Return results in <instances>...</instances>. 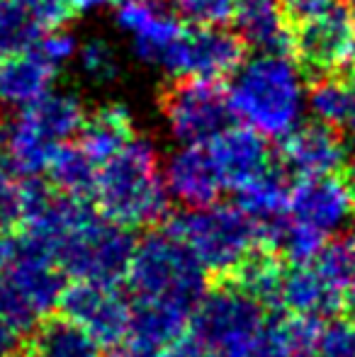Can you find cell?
<instances>
[{"instance_id": "obj_1", "label": "cell", "mask_w": 355, "mask_h": 357, "mask_svg": "<svg viewBox=\"0 0 355 357\" xmlns=\"http://www.w3.org/2000/svg\"><path fill=\"white\" fill-rule=\"evenodd\" d=\"M227 95L234 117L266 139L289 137L309 109L302 71L282 52H258L243 61Z\"/></svg>"}, {"instance_id": "obj_2", "label": "cell", "mask_w": 355, "mask_h": 357, "mask_svg": "<svg viewBox=\"0 0 355 357\" xmlns=\"http://www.w3.org/2000/svg\"><path fill=\"white\" fill-rule=\"evenodd\" d=\"M93 197L95 209L124 229L161 221L171 207V192L163 180L156 146L149 139L134 137L100 165Z\"/></svg>"}, {"instance_id": "obj_3", "label": "cell", "mask_w": 355, "mask_h": 357, "mask_svg": "<svg viewBox=\"0 0 355 357\" xmlns=\"http://www.w3.org/2000/svg\"><path fill=\"white\" fill-rule=\"evenodd\" d=\"M88 114L73 93H49L20 109L0 132V165L15 175L37 178L47 173L52 155L81 134Z\"/></svg>"}, {"instance_id": "obj_4", "label": "cell", "mask_w": 355, "mask_h": 357, "mask_svg": "<svg viewBox=\"0 0 355 357\" xmlns=\"http://www.w3.org/2000/svg\"><path fill=\"white\" fill-rule=\"evenodd\" d=\"M134 301L192 311L207 294V270L171 231H153L137 243L127 270Z\"/></svg>"}, {"instance_id": "obj_5", "label": "cell", "mask_w": 355, "mask_h": 357, "mask_svg": "<svg viewBox=\"0 0 355 357\" xmlns=\"http://www.w3.org/2000/svg\"><path fill=\"white\" fill-rule=\"evenodd\" d=\"M168 231L183 241L207 273L234 278L236 270L263 248L261 226L239 204H209L188 209L168 221Z\"/></svg>"}, {"instance_id": "obj_6", "label": "cell", "mask_w": 355, "mask_h": 357, "mask_svg": "<svg viewBox=\"0 0 355 357\" xmlns=\"http://www.w3.org/2000/svg\"><path fill=\"white\" fill-rule=\"evenodd\" d=\"M263 306L236 282H224L202 296L190 328L214 357H248L268 328Z\"/></svg>"}, {"instance_id": "obj_7", "label": "cell", "mask_w": 355, "mask_h": 357, "mask_svg": "<svg viewBox=\"0 0 355 357\" xmlns=\"http://www.w3.org/2000/svg\"><path fill=\"white\" fill-rule=\"evenodd\" d=\"M63 291V270L56 260L20 241L0 273V309L27 333L47 319L49 311L61 306Z\"/></svg>"}, {"instance_id": "obj_8", "label": "cell", "mask_w": 355, "mask_h": 357, "mask_svg": "<svg viewBox=\"0 0 355 357\" xmlns=\"http://www.w3.org/2000/svg\"><path fill=\"white\" fill-rule=\"evenodd\" d=\"M353 278V245L328 243L309 263L285 270L280 306L309 319H333L346 304Z\"/></svg>"}, {"instance_id": "obj_9", "label": "cell", "mask_w": 355, "mask_h": 357, "mask_svg": "<svg viewBox=\"0 0 355 357\" xmlns=\"http://www.w3.org/2000/svg\"><path fill=\"white\" fill-rule=\"evenodd\" d=\"M161 112L180 144H209L234 117L229 95L214 80H178L163 93Z\"/></svg>"}, {"instance_id": "obj_10", "label": "cell", "mask_w": 355, "mask_h": 357, "mask_svg": "<svg viewBox=\"0 0 355 357\" xmlns=\"http://www.w3.org/2000/svg\"><path fill=\"white\" fill-rule=\"evenodd\" d=\"M243 42L239 32H229L224 24H192L180 32L161 61V71L178 80H219L239 71L243 63Z\"/></svg>"}, {"instance_id": "obj_11", "label": "cell", "mask_w": 355, "mask_h": 357, "mask_svg": "<svg viewBox=\"0 0 355 357\" xmlns=\"http://www.w3.org/2000/svg\"><path fill=\"white\" fill-rule=\"evenodd\" d=\"M61 309L63 316L81 324L103 348H114L129 340L134 304H129L117 284L78 280L63 291Z\"/></svg>"}, {"instance_id": "obj_12", "label": "cell", "mask_w": 355, "mask_h": 357, "mask_svg": "<svg viewBox=\"0 0 355 357\" xmlns=\"http://www.w3.org/2000/svg\"><path fill=\"white\" fill-rule=\"evenodd\" d=\"M287 219L307 226L328 241L355 221V192L348 180L336 175L302 178L289 192Z\"/></svg>"}, {"instance_id": "obj_13", "label": "cell", "mask_w": 355, "mask_h": 357, "mask_svg": "<svg viewBox=\"0 0 355 357\" xmlns=\"http://www.w3.org/2000/svg\"><path fill=\"white\" fill-rule=\"evenodd\" d=\"M114 24L129 39L134 56L149 66H161L166 52L185 29L171 0H117Z\"/></svg>"}, {"instance_id": "obj_14", "label": "cell", "mask_w": 355, "mask_h": 357, "mask_svg": "<svg viewBox=\"0 0 355 357\" xmlns=\"http://www.w3.org/2000/svg\"><path fill=\"white\" fill-rule=\"evenodd\" d=\"M292 49L299 63L317 75L336 73L355 56V24L351 8L292 27Z\"/></svg>"}, {"instance_id": "obj_15", "label": "cell", "mask_w": 355, "mask_h": 357, "mask_svg": "<svg viewBox=\"0 0 355 357\" xmlns=\"http://www.w3.org/2000/svg\"><path fill=\"white\" fill-rule=\"evenodd\" d=\"M71 17V0H0V56L34 49Z\"/></svg>"}, {"instance_id": "obj_16", "label": "cell", "mask_w": 355, "mask_h": 357, "mask_svg": "<svg viewBox=\"0 0 355 357\" xmlns=\"http://www.w3.org/2000/svg\"><path fill=\"white\" fill-rule=\"evenodd\" d=\"M163 180L171 197L188 209L209 207L227 190L207 144H183L173 151L163 163Z\"/></svg>"}, {"instance_id": "obj_17", "label": "cell", "mask_w": 355, "mask_h": 357, "mask_svg": "<svg viewBox=\"0 0 355 357\" xmlns=\"http://www.w3.org/2000/svg\"><path fill=\"white\" fill-rule=\"evenodd\" d=\"M346 160L348 151L338 129L322 122L302 124L282 139L280 165L289 175H297V180L336 175Z\"/></svg>"}, {"instance_id": "obj_18", "label": "cell", "mask_w": 355, "mask_h": 357, "mask_svg": "<svg viewBox=\"0 0 355 357\" xmlns=\"http://www.w3.org/2000/svg\"><path fill=\"white\" fill-rule=\"evenodd\" d=\"M212 160L217 165L222 183L227 190L239 192L248 183L263 175L268 168H273L270 149L266 144V137L248 127H227L222 134L207 144Z\"/></svg>"}, {"instance_id": "obj_19", "label": "cell", "mask_w": 355, "mask_h": 357, "mask_svg": "<svg viewBox=\"0 0 355 357\" xmlns=\"http://www.w3.org/2000/svg\"><path fill=\"white\" fill-rule=\"evenodd\" d=\"M59 66L37 47L0 59V105L8 109H24L39 102L54 90Z\"/></svg>"}, {"instance_id": "obj_20", "label": "cell", "mask_w": 355, "mask_h": 357, "mask_svg": "<svg viewBox=\"0 0 355 357\" xmlns=\"http://www.w3.org/2000/svg\"><path fill=\"white\" fill-rule=\"evenodd\" d=\"M239 37L258 52H282L292 49V27L285 15L282 0H236L234 8Z\"/></svg>"}, {"instance_id": "obj_21", "label": "cell", "mask_w": 355, "mask_h": 357, "mask_svg": "<svg viewBox=\"0 0 355 357\" xmlns=\"http://www.w3.org/2000/svg\"><path fill=\"white\" fill-rule=\"evenodd\" d=\"M287 175L289 173L282 165L273 163V168H268L266 173L258 175L253 183H248L246 188H241L236 192V204L248 216H253L258 221V226H261L263 248H266L268 231L287 216L289 192H292V188L287 185Z\"/></svg>"}, {"instance_id": "obj_22", "label": "cell", "mask_w": 355, "mask_h": 357, "mask_svg": "<svg viewBox=\"0 0 355 357\" xmlns=\"http://www.w3.org/2000/svg\"><path fill=\"white\" fill-rule=\"evenodd\" d=\"M307 107L317 122L355 139V68L343 75H319L309 88Z\"/></svg>"}, {"instance_id": "obj_23", "label": "cell", "mask_w": 355, "mask_h": 357, "mask_svg": "<svg viewBox=\"0 0 355 357\" xmlns=\"http://www.w3.org/2000/svg\"><path fill=\"white\" fill-rule=\"evenodd\" d=\"M78 137H81L78 144L83 146V151L95 163L103 165L117 151H122L137 134H134V119L129 109L124 105L109 102L90 114Z\"/></svg>"}, {"instance_id": "obj_24", "label": "cell", "mask_w": 355, "mask_h": 357, "mask_svg": "<svg viewBox=\"0 0 355 357\" xmlns=\"http://www.w3.org/2000/svg\"><path fill=\"white\" fill-rule=\"evenodd\" d=\"M192 311L178 309V306L168 304H151V301H134V314H132V340L134 348L151 350L158 353L168 343L190 331V321H192Z\"/></svg>"}, {"instance_id": "obj_25", "label": "cell", "mask_w": 355, "mask_h": 357, "mask_svg": "<svg viewBox=\"0 0 355 357\" xmlns=\"http://www.w3.org/2000/svg\"><path fill=\"white\" fill-rule=\"evenodd\" d=\"M34 357H100L103 345L68 316L44 319L32 335Z\"/></svg>"}, {"instance_id": "obj_26", "label": "cell", "mask_w": 355, "mask_h": 357, "mask_svg": "<svg viewBox=\"0 0 355 357\" xmlns=\"http://www.w3.org/2000/svg\"><path fill=\"white\" fill-rule=\"evenodd\" d=\"M100 165L83 151L81 144H63L49 160L47 175L52 188L66 197L86 199L98 183Z\"/></svg>"}, {"instance_id": "obj_27", "label": "cell", "mask_w": 355, "mask_h": 357, "mask_svg": "<svg viewBox=\"0 0 355 357\" xmlns=\"http://www.w3.org/2000/svg\"><path fill=\"white\" fill-rule=\"evenodd\" d=\"M285 270L280 265L275 250L258 248L241 268L236 270L232 282H236L241 289H246L251 296H256L261 304H278L280 287H282Z\"/></svg>"}, {"instance_id": "obj_28", "label": "cell", "mask_w": 355, "mask_h": 357, "mask_svg": "<svg viewBox=\"0 0 355 357\" xmlns=\"http://www.w3.org/2000/svg\"><path fill=\"white\" fill-rule=\"evenodd\" d=\"M76 59L83 75L95 85H109L122 75V61H119L117 49L103 37L83 42Z\"/></svg>"}, {"instance_id": "obj_29", "label": "cell", "mask_w": 355, "mask_h": 357, "mask_svg": "<svg viewBox=\"0 0 355 357\" xmlns=\"http://www.w3.org/2000/svg\"><path fill=\"white\" fill-rule=\"evenodd\" d=\"M173 8L190 24H209L217 27L234 17L236 0H171Z\"/></svg>"}, {"instance_id": "obj_30", "label": "cell", "mask_w": 355, "mask_h": 357, "mask_svg": "<svg viewBox=\"0 0 355 357\" xmlns=\"http://www.w3.org/2000/svg\"><path fill=\"white\" fill-rule=\"evenodd\" d=\"M24 183L15 180V173L0 165V234L22 224Z\"/></svg>"}, {"instance_id": "obj_31", "label": "cell", "mask_w": 355, "mask_h": 357, "mask_svg": "<svg viewBox=\"0 0 355 357\" xmlns=\"http://www.w3.org/2000/svg\"><path fill=\"white\" fill-rule=\"evenodd\" d=\"M317 357H355V319H336L322 331Z\"/></svg>"}, {"instance_id": "obj_32", "label": "cell", "mask_w": 355, "mask_h": 357, "mask_svg": "<svg viewBox=\"0 0 355 357\" xmlns=\"http://www.w3.org/2000/svg\"><path fill=\"white\" fill-rule=\"evenodd\" d=\"M282 8L289 20V27H299V24L326 17L346 5H343V0H282Z\"/></svg>"}, {"instance_id": "obj_33", "label": "cell", "mask_w": 355, "mask_h": 357, "mask_svg": "<svg viewBox=\"0 0 355 357\" xmlns=\"http://www.w3.org/2000/svg\"><path fill=\"white\" fill-rule=\"evenodd\" d=\"M37 49L52 63L63 66L66 61H71V59L78 56V49H81V44L76 42V37H73V34H68L63 27H59V29H52V32L44 34V37L37 42Z\"/></svg>"}, {"instance_id": "obj_34", "label": "cell", "mask_w": 355, "mask_h": 357, "mask_svg": "<svg viewBox=\"0 0 355 357\" xmlns=\"http://www.w3.org/2000/svg\"><path fill=\"white\" fill-rule=\"evenodd\" d=\"M158 357H214L209 345L195 333L192 328L185 331L180 338L168 343L163 350H158Z\"/></svg>"}, {"instance_id": "obj_35", "label": "cell", "mask_w": 355, "mask_h": 357, "mask_svg": "<svg viewBox=\"0 0 355 357\" xmlns=\"http://www.w3.org/2000/svg\"><path fill=\"white\" fill-rule=\"evenodd\" d=\"M20 338H22V331H20L17 324L0 309V357L15 353V348L20 345Z\"/></svg>"}, {"instance_id": "obj_36", "label": "cell", "mask_w": 355, "mask_h": 357, "mask_svg": "<svg viewBox=\"0 0 355 357\" xmlns=\"http://www.w3.org/2000/svg\"><path fill=\"white\" fill-rule=\"evenodd\" d=\"M109 5H117V0H71L73 15H88V13H98L103 8H109Z\"/></svg>"}, {"instance_id": "obj_37", "label": "cell", "mask_w": 355, "mask_h": 357, "mask_svg": "<svg viewBox=\"0 0 355 357\" xmlns=\"http://www.w3.org/2000/svg\"><path fill=\"white\" fill-rule=\"evenodd\" d=\"M15 248H17V243H13V241L5 238V236L0 234V273H3L5 265H8L10 258L15 255Z\"/></svg>"}, {"instance_id": "obj_38", "label": "cell", "mask_w": 355, "mask_h": 357, "mask_svg": "<svg viewBox=\"0 0 355 357\" xmlns=\"http://www.w3.org/2000/svg\"><path fill=\"white\" fill-rule=\"evenodd\" d=\"M112 357H158V353H151V350H142V348H129V350H124V353H117V355H112Z\"/></svg>"}, {"instance_id": "obj_39", "label": "cell", "mask_w": 355, "mask_h": 357, "mask_svg": "<svg viewBox=\"0 0 355 357\" xmlns=\"http://www.w3.org/2000/svg\"><path fill=\"white\" fill-rule=\"evenodd\" d=\"M348 185H351V190L355 192V155L351 158V163H348Z\"/></svg>"}, {"instance_id": "obj_40", "label": "cell", "mask_w": 355, "mask_h": 357, "mask_svg": "<svg viewBox=\"0 0 355 357\" xmlns=\"http://www.w3.org/2000/svg\"><path fill=\"white\" fill-rule=\"evenodd\" d=\"M351 245H353V278H351V296H353V301H355V236H353Z\"/></svg>"}, {"instance_id": "obj_41", "label": "cell", "mask_w": 355, "mask_h": 357, "mask_svg": "<svg viewBox=\"0 0 355 357\" xmlns=\"http://www.w3.org/2000/svg\"><path fill=\"white\" fill-rule=\"evenodd\" d=\"M13 357H34V353L29 350V353H17V355H13Z\"/></svg>"}, {"instance_id": "obj_42", "label": "cell", "mask_w": 355, "mask_h": 357, "mask_svg": "<svg viewBox=\"0 0 355 357\" xmlns=\"http://www.w3.org/2000/svg\"><path fill=\"white\" fill-rule=\"evenodd\" d=\"M351 13H353V24H355V0H353V5H351Z\"/></svg>"}]
</instances>
